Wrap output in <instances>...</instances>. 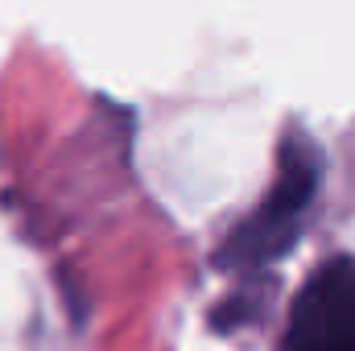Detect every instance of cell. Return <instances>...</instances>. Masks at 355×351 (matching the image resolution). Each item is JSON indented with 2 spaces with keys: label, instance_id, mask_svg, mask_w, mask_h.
<instances>
[{
  "label": "cell",
  "instance_id": "6da1fadb",
  "mask_svg": "<svg viewBox=\"0 0 355 351\" xmlns=\"http://www.w3.org/2000/svg\"><path fill=\"white\" fill-rule=\"evenodd\" d=\"M318 178H322V162L318 149L306 137H289L281 145V162H277V182L265 194V203L223 240L219 248V264L223 268H265V264L281 261L302 232V219L318 194Z\"/></svg>",
  "mask_w": 355,
  "mask_h": 351
},
{
  "label": "cell",
  "instance_id": "7a4b0ae2",
  "mask_svg": "<svg viewBox=\"0 0 355 351\" xmlns=\"http://www.w3.org/2000/svg\"><path fill=\"white\" fill-rule=\"evenodd\" d=\"M285 351H355V261L318 264L297 289L285 323Z\"/></svg>",
  "mask_w": 355,
  "mask_h": 351
}]
</instances>
